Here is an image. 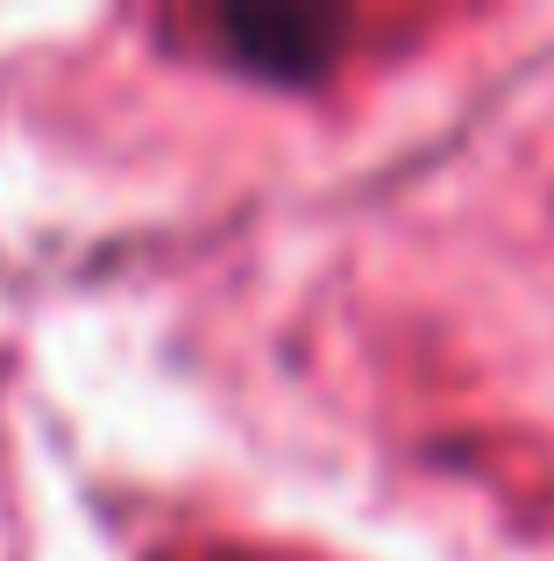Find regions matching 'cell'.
I'll use <instances>...</instances> for the list:
<instances>
[{
  "label": "cell",
  "instance_id": "6da1fadb",
  "mask_svg": "<svg viewBox=\"0 0 554 561\" xmlns=\"http://www.w3.org/2000/svg\"><path fill=\"white\" fill-rule=\"evenodd\" d=\"M213 28H221V50L235 57L242 71L305 85L334 57V36H342L348 22L342 14H313V8H221Z\"/></svg>",
  "mask_w": 554,
  "mask_h": 561
}]
</instances>
